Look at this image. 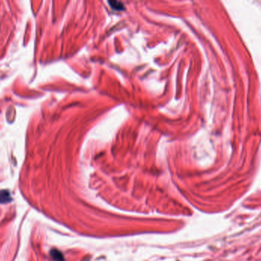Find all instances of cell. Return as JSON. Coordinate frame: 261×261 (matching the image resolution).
I'll return each mask as SVG.
<instances>
[{"mask_svg":"<svg viewBox=\"0 0 261 261\" xmlns=\"http://www.w3.org/2000/svg\"><path fill=\"white\" fill-rule=\"evenodd\" d=\"M11 200H12V197L9 191L7 190L0 191V203L1 204H6L11 201Z\"/></svg>","mask_w":261,"mask_h":261,"instance_id":"cell-1","label":"cell"},{"mask_svg":"<svg viewBox=\"0 0 261 261\" xmlns=\"http://www.w3.org/2000/svg\"><path fill=\"white\" fill-rule=\"evenodd\" d=\"M51 255L52 257L55 259L56 261H63V256L62 255V253L58 251L57 250H52L51 251Z\"/></svg>","mask_w":261,"mask_h":261,"instance_id":"cell-2","label":"cell"},{"mask_svg":"<svg viewBox=\"0 0 261 261\" xmlns=\"http://www.w3.org/2000/svg\"><path fill=\"white\" fill-rule=\"evenodd\" d=\"M109 5L112 8H115L116 10H123L124 9V5L120 2H116V1H110L109 2Z\"/></svg>","mask_w":261,"mask_h":261,"instance_id":"cell-3","label":"cell"}]
</instances>
